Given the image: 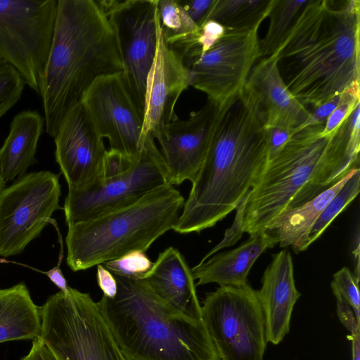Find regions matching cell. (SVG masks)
Wrapping results in <instances>:
<instances>
[{
	"mask_svg": "<svg viewBox=\"0 0 360 360\" xmlns=\"http://www.w3.org/2000/svg\"><path fill=\"white\" fill-rule=\"evenodd\" d=\"M269 161L265 118L246 83L219 107L205 159L173 230L187 234L214 226L237 207Z\"/></svg>",
	"mask_w": 360,
	"mask_h": 360,
	"instance_id": "1",
	"label": "cell"
},
{
	"mask_svg": "<svg viewBox=\"0 0 360 360\" xmlns=\"http://www.w3.org/2000/svg\"><path fill=\"white\" fill-rule=\"evenodd\" d=\"M360 1L306 0L274 53L288 89L313 109L359 84Z\"/></svg>",
	"mask_w": 360,
	"mask_h": 360,
	"instance_id": "2",
	"label": "cell"
},
{
	"mask_svg": "<svg viewBox=\"0 0 360 360\" xmlns=\"http://www.w3.org/2000/svg\"><path fill=\"white\" fill-rule=\"evenodd\" d=\"M351 113L330 133L323 134L325 124H319L292 134L247 194L244 233H264L282 212L312 200L359 167L360 139L352 130Z\"/></svg>",
	"mask_w": 360,
	"mask_h": 360,
	"instance_id": "3",
	"label": "cell"
},
{
	"mask_svg": "<svg viewBox=\"0 0 360 360\" xmlns=\"http://www.w3.org/2000/svg\"><path fill=\"white\" fill-rule=\"evenodd\" d=\"M112 28L96 0H58L51 49L39 82L46 132L56 136L66 113L98 79L122 74Z\"/></svg>",
	"mask_w": 360,
	"mask_h": 360,
	"instance_id": "4",
	"label": "cell"
},
{
	"mask_svg": "<svg viewBox=\"0 0 360 360\" xmlns=\"http://www.w3.org/2000/svg\"><path fill=\"white\" fill-rule=\"evenodd\" d=\"M115 277L116 295L98 303L129 360H219L202 320L169 306L144 279Z\"/></svg>",
	"mask_w": 360,
	"mask_h": 360,
	"instance_id": "5",
	"label": "cell"
},
{
	"mask_svg": "<svg viewBox=\"0 0 360 360\" xmlns=\"http://www.w3.org/2000/svg\"><path fill=\"white\" fill-rule=\"evenodd\" d=\"M184 201L167 184L130 205L68 226V265L73 271H82L132 251L146 252L173 229Z\"/></svg>",
	"mask_w": 360,
	"mask_h": 360,
	"instance_id": "6",
	"label": "cell"
},
{
	"mask_svg": "<svg viewBox=\"0 0 360 360\" xmlns=\"http://www.w3.org/2000/svg\"><path fill=\"white\" fill-rule=\"evenodd\" d=\"M39 338L62 360H129L98 302L69 287L40 307Z\"/></svg>",
	"mask_w": 360,
	"mask_h": 360,
	"instance_id": "7",
	"label": "cell"
},
{
	"mask_svg": "<svg viewBox=\"0 0 360 360\" xmlns=\"http://www.w3.org/2000/svg\"><path fill=\"white\" fill-rule=\"evenodd\" d=\"M201 316L219 360H263L264 317L257 291L248 283L207 294Z\"/></svg>",
	"mask_w": 360,
	"mask_h": 360,
	"instance_id": "8",
	"label": "cell"
},
{
	"mask_svg": "<svg viewBox=\"0 0 360 360\" xmlns=\"http://www.w3.org/2000/svg\"><path fill=\"white\" fill-rule=\"evenodd\" d=\"M58 0H0V57L39 94L51 46Z\"/></svg>",
	"mask_w": 360,
	"mask_h": 360,
	"instance_id": "9",
	"label": "cell"
},
{
	"mask_svg": "<svg viewBox=\"0 0 360 360\" xmlns=\"http://www.w3.org/2000/svg\"><path fill=\"white\" fill-rule=\"evenodd\" d=\"M166 168L155 139L147 136L130 167L81 190H68L63 210L68 226L130 205L165 185Z\"/></svg>",
	"mask_w": 360,
	"mask_h": 360,
	"instance_id": "10",
	"label": "cell"
},
{
	"mask_svg": "<svg viewBox=\"0 0 360 360\" xmlns=\"http://www.w3.org/2000/svg\"><path fill=\"white\" fill-rule=\"evenodd\" d=\"M59 175L50 171L25 174L0 191V256L22 252L53 221L61 209Z\"/></svg>",
	"mask_w": 360,
	"mask_h": 360,
	"instance_id": "11",
	"label": "cell"
},
{
	"mask_svg": "<svg viewBox=\"0 0 360 360\" xmlns=\"http://www.w3.org/2000/svg\"><path fill=\"white\" fill-rule=\"evenodd\" d=\"M96 1L114 32L122 80L143 117L146 79L157 49L158 0Z\"/></svg>",
	"mask_w": 360,
	"mask_h": 360,
	"instance_id": "12",
	"label": "cell"
},
{
	"mask_svg": "<svg viewBox=\"0 0 360 360\" xmlns=\"http://www.w3.org/2000/svg\"><path fill=\"white\" fill-rule=\"evenodd\" d=\"M259 27L226 30L224 34L188 68L191 86L221 106L238 94L260 59Z\"/></svg>",
	"mask_w": 360,
	"mask_h": 360,
	"instance_id": "13",
	"label": "cell"
},
{
	"mask_svg": "<svg viewBox=\"0 0 360 360\" xmlns=\"http://www.w3.org/2000/svg\"><path fill=\"white\" fill-rule=\"evenodd\" d=\"M81 103L98 132L108 140L110 149L131 159L138 156L143 143V117L121 74L103 76L96 80Z\"/></svg>",
	"mask_w": 360,
	"mask_h": 360,
	"instance_id": "14",
	"label": "cell"
},
{
	"mask_svg": "<svg viewBox=\"0 0 360 360\" xmlns=\"http://www.w3.org/2000/svg\"><path fill=\"white\" fill-rule=\"evenodd\" d=\"M54 138L55 158L68 190H81L101 178L107 150L82 103L63 118Z\"/></svg>",
	"mask_w": 360,
	"mask_h": 360,
	"instance_id": "15",
	"label": "cell"
},
{
	"mask_svg": "<svg viewBox=\"0 0 360 360\" xmlns=\"http://www.w3.org/2000/svg\"><path fill=\"white\" fill-rule=\"evenodd\" d=\"M219 107L207 99L188 119H176L156 134L168 184L174 186L195 179L205 159Z\"/></svg>",
	"mask_w": 360,
	"mask_h": 360,
	"instance_id": "16",
	"label": "cell"
},
{
	"mask_svg": "<svg viewBox=\"0 0 360 360\" xmlns=\"http://www.w3.org/2000/svg\"><path fill=\"white\" fill-rule=\"evenodd\" d=\"M156 25L157 49L146 84L142 143L147 136L155 139L162 127L178 119L175 105L193 82L191 70L182 54L164 39L157 15Z\"/></svg>",
	"mask_w": 360,
	"mask_h": 360,
	"instance_id": "17",
	"label": "cell"
},
{
	"mask_svg": "<svg viewBox=\"0 0 360 360\" xmlns=\"http://www.w3.org/2000/svg\"><path fill=\"white\" fill-rule=\"evenodd\" d=\"M257 295L264 317L266 342L278 345L289 332L292 310L300 297L289 251L281 250L273 255Z\"/></svg>",
	"mask_w": 360,
	"mask_h": 360,
	"instance_id": "18",
	"label": "cell"
},
{
	"mask_svg": "<svg viewBox=\"0 0 360 360\" xmlns=\"http://www.w3.org/2000/svg\"><path fill=\"white\" fill-rule=\"evenodd\" d=\"M247 84L257 94L266 129H282L293 134L308 120L310 111L286 86L280 75L275 54L261 58L255 63Z\"/></svg>",
	"mask_w": 360,
	"mask_h": 360,
	"instance_id": "19",
	"label": "cell"
},
{
	"mask_svg": "<svg viewBox=\"0 0 360 360\" xmlns=\"http://www.w3.org/2000/svg\"><path fill=\"white\" fill-rule=\"evenodd\" d=\"M143 279L169 306L202 320L201 305L191 269L177 249L170 246L162 251Z\"/></svg>",
	"mask_w": 360,
	"mask_h": 360,
	"instance_id": "20",
	"label": "cell"
},
{
	"mask_svg": "<svg viewBox=\"0 0 360 360\" xmlns=\"http://www.w3.org/2000/svg\"><path fill=\"white\" fill-rule=\"evenodd\" d=\"M278 244L264 232L250 236L236 248L209 257L191 269L197 285L216 283L220 287H240L247 284V277L255 261L267 248Z\"/></svg>",
	"mask_w": 360,
	"mask_h": 360,
	"instance_id": "21",
	"label": "cell"
},
{
	"mask_svg": "<svg viewBox=\"0 0 360 360\" xmlns=\"http://www.w3.org/2000/svg\"><path fill=\"white\" fill-rule=\"evenodd\" d=\"M44 124V117L37 110H23L14 116L0 148V173L5 183L23 176L36 162Z\"/></svg>",
	"mask_w": 360,
	"mask_h": 360,
	"instance_id": "22",
	"label": "cell"
},
{
	"mask_svg": "<svg viewBox=\"0 0 360 360\" xmlns=\"http://www.w3.org/2000/svg\"><path fill=\"white\" fill-rule=\"evenodd\" d=\"M358 169L359 167L351 170L344 178L312 200L282 212L265 232L274 237L281 248L290 246L295 253L306 250L309 233L320 214Z\"/></svg>",
	"mask_w": 360,
	"mask_h": 360,
	"instance_id": "23",
	"label": "cell"
},
{
	"mask_svg": "<svg viewBox=\"0 0 360 360\" xmlns=\"http://www.w3.org/2000/svg\"><path fill=\"white\" fill-rule=\"evenodd\" d=\"M40 307L24 283L0 289V343L35 340L41 334Z\"/></svg>",
	"mask_w": 360,
	"mask_h": 360,
	"instance_id": "24",
	"label": "cell"
},
{
	"mask_svg": "<svg viewBox=\"0 0 360 360\" xmlns=\"http://www.w3.org/2000/svg\"><path fill=\"white\" fill-rule=\"evenodd\" d=\"M274 1L213 0L203 23L213 20L226 30L259 27L262 22L268 17Z\"/></svg>",
	"mask_w": 360,
	"mask_h": 360,
	"instance_id": "25",
	"label": "cell"
},
{
	"mask_svg": "<svg viewBox=\"0 0 360 360\" xmlns=\"http://www.w3.org/2000/svg\"><path fill=\"white\" fill-rule=\"evenodd\" d=\"M157 20L165 41L180 53L199 29L179 0H158Z\"/></svg>",
	"mask_w": 360,
	"mask_h": 360,
	"instance_id": "26",
	"label": "cell"
},
{
	"mask_svg": "<svg viewBox=\"0 0 360 360\" xmlns=\"http://www.w3.org/2000/svg\"><path fill=\"white\" fill-rule=\"evenodd\" d=\"M306 0H274L268 17L269 24L264 37L259 40L261 58L274 54L288 36L295 17Z\"/></svg>",
	"mask_w": 360,
	"mask_h": 360,
	"instance_id": "27",
	"label": "cell"
},
{
	"mask_svg": "<svg viewBox=\"0 0 360 360\" xmlns=\"http://www.w3.org/2000/svg\"><path fill=\"white\" fill-rule=\"evenodd\" d=\"M360 190V170L358 169L345 183L324 207L312 226L307 248L318 239L334 219L357 196Z\"/></svg>",
	"mask_w": 360,
	"mask_h": 360,
	"instance_id": "28",
	"label": "cell"
},
{
	"mask_svg": "<svg viewBox=\"0 0 360 360\" xmlns=\"http://www.w3.org/2000/svg\"><path fill=\"white\" fill-rule=\"evenodd\" d=\"M25 86L17 70L0 57V118L18 102Z\"/></svg>",
	"mask_w": 360,
	"mask_h": 360,
	"instance_id": "29",
	"label": "cell"
},
{
	"mask_svg": "<svg viewBox=\"0 0 360 360\" xmlns=\"http://www.w3.org/2000/svg\"><path fill=\"white\" fill-rule=\"evenodd\" d=\"M103 264L115 276L143 279L152 268L153 262L145 252L135 250Z\"/></svg>",
	"mask_w": 360,
	"mask_h": 360,
	"instance_id": "30",
	"label": "cell"
},
{
	"mask_svg": "<svg viewBox=\"0 0 360 360\" xmlns=\"http://www.w3.org/2000/svg\"><path fill=\"white\" fill-rule=\"evenodd\" d=\"M359 283L350 270L344 266L333 275L331 288L334 294H338L352 307L356 318L360 321V296Z\"/></svg>",
	"mask_w": 360,
	"mask_h": 360,
	"instance_id": "31",
	"label": "cell"
},
{
	"mask_svg": "<svg viewBox=\"0 0 360 360\" xmlns=\"http://www.w3.org/2000/svg\"><path fill=\"white\" fill-rule=\"evenodd\" d=\"M359 84L353 86L341 94L340 100L328 117L323 130V134L332 132L337 128L360 103Z\"/></svg>",
	"mask_w": 360,
	"mask_h": 360,
	"instance_id": "32",
	"label": "cell"
},
{
	"mask_svg": "<svg viewBox=\"0 0 360 360\" xmlns=\"http://www.w3.org/2000/svg\"><path fill=\"white\" fill-rule=\"evenodd\" d=\"M247 195L243 198L237 206L236 214L230 229L225 232L224 237L222 240L212 248L200 262H202L212 257L217 251L234 245L242 236L243 232V216Z\"/></svg>",
	"mask_w": 360,
	"mask_h": 360,
	"instance_id": "33",
	"label": "cell"
},
{
	"mask_svg": "<svg viewBox=\"0 0 360 360\" xmlns=\"http://www.w3.org/2000/svg\"><path fill=\"white\" fill-rule=\"evenodd\" d=\"M136 158L131 159L115 150H107L103 174L100 179H110L122 174L130 167Z\"/></svg>",
	"mask_w": 360,
	"mask_h": 360,
	"instance_id": "34",
	"label": "cell"
},
{
	"mask_svg": "<svg viewBox=\"0 0 360 360\" xmlns=\"http://www.w3.org/2000/svg\"><path fill=\"white\" fill-rule=\"evenodd\" d=\"M337 300V312L342 325L354 334L360 331L359 323L350 304L338 294H334Z\"/></svg>",
	"mask_w": 360,
	"mask_h": 360,
	"instance_id": "35",
	"label": "cell"
},
{
	"mask_svg": "<svg viewBox=\"0 0 360 360\" xmlns=\"http://www.w3.org/2000/svg\"><path fill=\"white\" fill-rule=\"evenodd\" d=\"M186 13L199 27L205 20L213 0H179Z\"/></svg>",
	"mask_w": 360,
	"mask_h": 360,
	"instance_id": "36",
	"label": "cell"
},
{
	"mask_svg": "<svg viewBox=\"0 0 360 360\" xmlns=\"http://www.w3.org/2000/svg\"><path fill=\"white\" fill-rule=\"evenodd\" d=\"M268 137L269 160L275 158L283 150L292 134L278 128L266 129Z\"/></svg>",
	"mask_w": 360,
	"mask_h": 360,
	"instance_id": "37",
	"label": "cell"
},
{
	"mask_svg": "<svg viewBox=\"0 0 360 360\" xmlns=\"http://www.w3.org/2000/svg\"><path fill=\"white\" fill-rule=\"evenodd\" d=\"M341 94L337 96L328 101L323 103L317 108H314L310 111V115L308 120L299 129L302 128L319 124H325L329 115L335 109L340 100Z\"/></svg>",
	"mask_w": 360,
	"mask_h": 360,
	"instance_id": "38",
	"label": "cell"
},
{
	"mask_svg": "<svg viewBox=\"0 0 360 360\" xmlns=\"http://www.w3.org/2000/svg\"><path fill=\"white\" fill-rule=\"evenodd\" d=\"M97 283L103 295L113 298L117 291V283L115 276L109 271L103 264L96 266Z\"/></svg>",
	"mask_w": 360,
	"mask_h": 360,
	"instance_id": "39",
	"label": "cell"
},
{
	"mask_svg": "<svg viewBox=\"0 0 360 360\" xmlns=\"http://www.w3.org/2000/svg\"><path fill=\"white\" fill-rule=\"evenodd\" d=\"M20 360H62L39 338L32 340L30 352Z\"/></svg>",
	"mask_w": 360,
	"mask_h": 360,
	"instance_id": "40",
	"label": "cell"
},
{
	"mask_svg": "<svg viewBox=\"0 0 360 360\" xmlns=\"http://www.w3.org/2000/svg\"><path fill=\"white\" fill-rule=\"evenodd\" d=\"M60 252L59 255V259L58 264L53 268L45 272V274L49 277L51 281L55 284L59 289L60 291L63 292H68L69 287L68 285L67 281L60 269V264L63 257V247L61 236H60Z\"/></svg>",
	"mask_w": 360,
	"mask_h": 360,
	"instance_id": "41",
	"label": "cell"
},
{
	"mask_svg": "<svg viewBox=\"0 0 360 360\" xmlns=\"http://www.w3.org/2000/svg\"><path fill=\"white\" fill-rule=\"evenodd\" d=\"M352 341V360H360V331L350 334Z\"/></svg>",
	"mask_w": 360,
	"mask_h": 360,
	"instance_id": "42",
	"label": "cell"
},
{
	"mask_svg": "<svg viewBox=\"0 0 360 360\" xmlns=\"http://www.w3.org/2000/svg\"><path fill=\"white\" fill-rule=\"evenodd\" d=\"M6 183L4 182L1 174L0 173V191L5 187Z\"/></svg>",
	"mask_w": 360,
	"mask_h": 360,
	"instance_id": "43",
	"label": "cell"
}]
</instances>
